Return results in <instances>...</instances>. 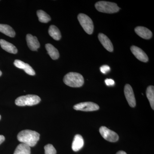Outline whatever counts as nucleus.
<instances>
[{
	"mask_svg": "<svg viewBox=\"0 0 154 154\" xmlns=\"http://www.w3.org/2000/svg\"><path fill=\"white\" fill-rule=\"evenodd\" d=\"M26 40L28 47L31 50L36 51L40 47V44L36 36H32L30 34H27Z\"/></svg>",
	"mask_w": 154,
	"mask_h": 154,
	"instance_id": "obj_11",
	"label": "nucleus"
},
{
	"mask_svg": "<svg viewBox=\"0 0 154 154\" xmlns=\"http://www.w3.org/2000/svg\"><path fill=\"white\" fill-rule=\"evenodd\" d=\"M37 15L39 22L42 23H48L51 20V18L49 15L42 10H38L37 11Z\"/></svg>",
	"mask_w": 154,
	"mask_h": 154,
	"instance_id": "obj_21",
	"label": "nucleus"
},
{
	"mask_svg": "<svg viewBox=\"0 0 154 154\" xmlns=\"http://www.w3.org/2000/svg\"><path fill=\"white\" fill-rule=\"evenodd\" d=\"M125 96L130 107H134L136 105L134 93L131 86L127 84L124 88Z\"/></svg>",
	"mask_w": 154,
	"mask_h": 154,
	"instance_id": "obj_8",
	"label": "nucleus"
},
{
	"mask_svg": "<svg viewBox=\"0 0 154 154\" xmlns=\"http://www.w3.org/2000/svg\"><path fill=\"white\" fill-rule=\"evenodd\" d=\"M134 30L139 36L144 39H150L152 36L151 31L145 27L138 26L135 28Z\"/></svg>",
	"mask_w": 154,
	"mask_h": 154,
	"instance_id": "obj_13",
	"label": "nucleus"
},
{
	"mask_svg": "<svg viewBox=\"0 0 154 154\" xmlns=\"http://www.w3.org/2000/svg\"><path fill=\"white\" fill-rule=\"evenodd\" d=\"M99 132L102 137L110 142H116L118 140V135L114 131L109 129L106 127L102 126L99 128Z\"/></svg>",
	"mask_w": 154,
	"mask_h": 154,
	"instance_id": "obj_6",
	"label": "nucleus"
},
{
	"mask_svg": "<svg viewBox=\"0 0 154 154\" xmlns=\"http://www.w3.org/2000/svg\"><path fill=\"white\" fill-rule=\"evenodd\" d=\"M45 154H56L57 151L52 145L48 144L45 146Z\"/></svg>",
	"mask_w": 154,
	"mask_h": 154,
	"instance_id": "obj_22",
	"label": "nucleus"
},
{
	"mask_svg": "<svg viewBox=\"0 0 154 154\" xmlns=\"http://www.w3.org/2000/svg\"><path fill=\"white\" fill-rule=\"evenodd\" d=\"M1 119V115H0V119Z\"/></svg>",
	"mask_w": 154,
	"mask_h": 154,
	"instance_id": "obj_28",
	"label": "nucleus"
},
{
	"mask_svg": "<svg viewBox=\"0 0 154 154\" xmlns=\"http://www.w3.org/2000/svg\"><path fill=\"white\" fill-rule=\"evenodd\" d=\"M0 45L3 49L10 53L16 54L18 52V50L15 45L4 39H0Z\"/></svg>",
	"mask_w": 154,
	"mask_h": 154,
	"instance_id": "obj_15",
	"label": "nucleus"
},
{
	"mask_svg": "<svg viewBox=\"0 0 154 154\" xmlns=\"http://www.w3.org/2000/svg\"><path fill=\"white\" fill-rule=\"evenodd\" d=\"M116 154H127L125 152L123 151H119L116 153Z\"/></svg>",
	"mask_w": 154,
	"mask_h": 154,
	"instance_id": "obj_26",
	"label": "nucleus"
},
{
	"mask_svg": "<svg viewBox=\"0 0 154 154\" xmlns=\"http://www.w3.org/2000/svg\"><path fill=\"white\" fill-rule=\"evenodd\" d=\"M131 50L133 54L139 60L143 62H147L148 61L149 58L145 52L140 48L133 45L131 48Z\"/></svg>",
	"mask_w": 154,
	"mask_h": 154,
	"instance_id": "obj_9",
	"label": "nucleus"
},
{
	"mask_svg": "<svg viewBox=\"0 0 154 154\" xmlns=\"http://www.w3.org/2000/svg\"><path fill=\"white\" fill-rule=\"evenodd\" d=\"M40 134L38 132L30 130H25L18 134L17 138L22 143H25L30 147H33L39 140Z\"/></svg>",
	"mask_w": 154,
	"mask_h": 154,
	"instance_id": "obj_1",
	"label": "nucleus"
},
{
	"mask_svg": "<svg viewBox=\"0 0 154 154\" xmlns=\"http://www.w3.org/2000/svg\"><path fill=\"white\" fill-rule=\"evenodd\" d=\"M78 19L80 25L88 34H91L94 32V25L93 21L85 14H80L78 15Z\"/></svg>",
	"mask_w": 154,
	"mask_h": 154,
	"instance_id": "obj_5",
	"label": "nucleus"
},
{
	"mask_svg": "<svg viewBox=\"0 0 154 154\" xmlns=\"http://www.w3.org/2000/svg\"><path fill=\"white\" fill-rule=\"evenodd\" d=\"M48 33L50 36L54 40H59L61 38L60 31L55 25H51L50 26L48 29Z\"/></svg>",
	"mask_w": 154,
	"mask_h": 154,
	"instance_id": "obj_18",
	"label": "nucleus"
},
{
	"mask_svg": "<svg viewBox=\"0 0 154 154\" xmlns=\"http://www.w3.org/2000/svg\"><path fill=\"white\" fill-rule=\"evenodd\" d=\"M0 32L11 37H14L16 33L13 28L8 25L0 24Z\"/></svg>",
	"mask_w": 154,
	"mask_h": 154,
	"instance_id": "obj_17",
	"label": "nucleus"
},
{
	"mask_svg": "<svg viewBox=\"0 0 154 154\" xmlns=\"http://www.w3.org/2000/svg\"><path fill=\"white\" fill-rule=\"evenodd\" d=\"M63 82L66 85L72 88H80L84 85V79L80 74L71 72L65 76Z\"/></svg>",
	"mask_w": 154,
	"mask_h": 154,
	"instance_id": "obj_2",
	"label": "nucleus"
},
{
	"mask_svg": "<svg viewBox=\"0 0 154 154\" xmlns=\"http://www.w3.org/2000/svg\"><path fill=\"white\" fill-rule=\"evenodd\" d=\"M110 70V67L107 65H103L100 67V71L102 72V73L105 74L107 73Z\"/></svg>",
	"mask_w": 154,
	"mask_h": 154,
	"instance_id": "obj_23",
	"label": "nucleus"
},
{
	"mask_svg": "<svg viewBox=\"0 0 154 154\" xmlns=\"http://www.w3.org/2000/svg\"><path fill=\"white\" fill-rule=\"evenodd\" d=\"M84 145V140L82 135L76 134L74 138L72 143V149L75 152L79 151Z\"/></svg>",
	"mask_w": 154,
	"mask_h": 154,
	"instance_id": "obj_14",
	"label": "nucleus"
},
{
	"mask_svg": "<svg viewBox=\"0 0 154 154\" xmlns=\"http://www.w3.org/2000/svg\"><path fill=\"white\" fill-rule=\"evenodd\" d=\"M105 83L108 86H113L115 85V82L111 79H106L105 80Z\"/></svg>",
	"mask_w": 154,
	"mask_h": 154,
	"instance_id": "obj_24",
	"label": "nucleus"
},
{
	"mask_svg": "<svg viewBox=\"0 0 154 154\" xmlns=\"http://www.w3.org/2000/svg\"><path fill=\"white\" fill-rule=\"evenodd\" d=\"M74 109L77 110L84 111H96L99 109V105L92 102H81L75 105Z\"/></svg>",
	"mask_w": 154,
	"mask_h": 154,
	"instance_id": "obj_7",
	"label": "nucleus"
},
{
	"mask_svg": "<svg viewBox=\"0 0 154 154\" xmlns=\"http://www.w3.org/2000/svg\"><path fill=\"white\" fill-rule=\"evenodd\" d=\"M2 75V72H1V71L0 70V76Z\"/></svg>",
	"mask_w": 154,
	"mask_h": 154,
	"instance_id": "obj_27",
	"label": "nucleus"
},
{
	"mask_svg": "<svg viewBox=\"0 0 154 154\" xmlns=\"http://www.w3.org/2000/svg\"><path fill=\"white\" fill-rule=\"evenodd\" d=\"M95 8L99 12L107 14L117 13L120 9L116 3L105 1L97 2L95 5Z\"/></svg>",
	"mask_w": 154,
	"mask_h": 154,
	"instance_id": "obj_3",
	"label": "nucleus"
},
{
	"mask_svg": "<svg viewBox=\"0 0 154 154\" xmlns=\"http://www.w3.org/2000/svg\"><path fill=\"white\" fill-rule=\"evenodd\" d=\"M14 65L18 68L22 69L25 71V72L30 75H34L35 72L32 67L28 63H25L19 60H16L14 62Z\"/></svg>",
	"mask_w": 154,
	"mask_h": 154,
	"instance_id": "obj_10",
	"label": "nucleus"
},
{
	"mask_svg": "<svg viewBox=\"0 0 154 154\" xmlns=\"http://www.w3.org/2000/svg\"><path fill=\"white\" fill-rule=\"evenodd\" d=\"M146 96L153 110H154V87L149 86L148 87L146 91Z\"/></svg>",
	"mask_w": 154,
	"mask_h": 154,
	"instance_id": "obj_20",
	"label": "nucleus"
},
{
	"mask_svg": "<svg viewBox=\"0 0 154 154\" xmlns=\"http://www.w3.org/2000/svg\"><path fill=\"white\" fill-rule=\"evenodd\" d=\"M98 38L101 44L102 45L103 47L105 49L110 51L112 52L113 50V47L112 42L110 41V39L103 33H99L98 35Z\"/></svg>",
	"mask_w": 154,
	"mask_h": 154,
	"instance_id": "obj_12",
	"label": "nucleus"
},
{
	"mask_svg": "<svg viewBox=\"0 0 154 154\" xmlns=\"http://www.w3.org/2000/svg\"><path fill=\"white\" fill-rule=\"evenodd\" d=\"M41 99L35 95H27L18 97L15 101L16 105L19 106H33L40 102Z\"/></svg>",
	"mask_w": 154,
	"mask_h": 154,
	"instance_id": "obj_4",
	"label": "nucleus"
},
{
	"mask_svg": "<svg viewBox=\"0 0 154 154\" xmlns=\"http://www.w3.org/2000/svg\"><path fill=\"white\" fill-rule=\"evenodd\" d=\"M5 140V137L3 135H0V145Z\"/></svg>",
	"mask_w": 154,
	"mask_h": 154,
	"instance_id": "obj_25",
	"label": "nucleus"
},
{
	"mask_svg": "<svg viewBox=\"0 0 154 154\" xmlns=\"http://www.w3.org/2000/svg\"><path fill=\"white\" fill-rule=\"evenodd\" d=\"M45 48L47 50L48 53L53 60L57 59L59 57L60 54L58 51L52 45L48 43L45 45Z\"/></svg>",
	"mask_w": 154,
	"mask_h": 154,
	"instance_id": "obj_16",
	"label": "nucleus"
},
{
	"mask_svg": "<svg viewBox=\"0 0 154 154\" xmlns=\"http://www.w3.org/2000/svg\"><path fill=\"white\" fill-rule=\"evenodd\" d=\"M14 154H30V147L25 143L20 144L17 146Z\"/></svg>",
	"mask_w": 154,
	"mask_h": 154,
	"instance_id": "obj_19",
	"label": "nucleus"
}]
</instances>
